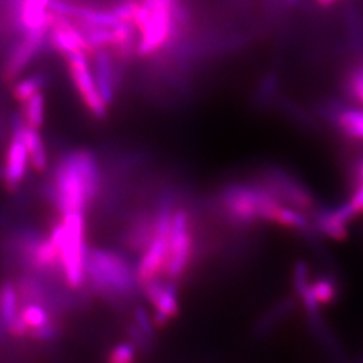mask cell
I'll return each instance as SVG.
<instances>
[{
    "instance_id": "1",
    "label": "cell",
    "mask_w": 363,
    "mask_h": 363,
    "mask_svg": "<svg viewBox=\"0 0 363 363\" xmlns=\"http://www.w3.org/2000/svg\"><path fill=\"white\" fill-rule=\"evenodd\" d=\"M101 172L94 154L78 148L62 156L52 174L50 199L62 213H84L100 190Z\"/></svg>"
},
{
    "instance_id": "2",
    "label": "cell",
    "mask_w": 363,
    "mask_h": 363,
    "mask_svg": "<svg viewBox=\"0 0 363 363\" xmlns=\"http://www.w3.org/2000/svg\"><path fill=\"white\" fill-rule=\"evenodd\" d=\"M220 206L235 226L247 228L259 222H276L281 203L265 184L233 183L223 189Z\"/></svg>"
},
{
    "instance_id": "3",
    "label": "cell",
    "mask_w": 363,
    "mask_h": 363,
    "mask_svg": "<svg viewBox=\"0 0 363 363\" xmlns=\"http://www.w3.org/2000/svg\"><path fill=\"white\" fill-rule=\"evenodd\" d=\"M86 277L97 294L116 301L133 296L139 284L127 259L106 249H93L88 253Z\"/></svg>"
},
{
    "instance_id": "4",
    "label": "cell",
    "mask_w": 363,
    "mask_h": 363,
    "mask_svg": "<svg viewBox=\"0 0 363 363\" xmlns=\"http://www.w3.org/2000/svg\"><path fill=\"white\" fill-rule=\"evenodd\" d=\"M52 238L60 247L61 269L67 286L79 288L86 280L85 220L84 213L65 214L61 223L52 228Z\"/></svg>"
},
{
    "instance_id": "5",
    "label": "cell",
    "mask_w": 363,
    "mask_h": 363,
    "mask_svg": "<svg viewBox=\"0 0 363 363\" xmlns=\"http://www.w3.org/2000/svg\"><path fill=\"white\" fill-rule=\"evenodd\" d=\"M148 7V15L138 28L140 35L136 52L140 57H151L169 48L178 38L181 27L174 19V9L181 0H142Z\"/></svg>"
},
{
    "instance_id": "6",
    "label": "cell",
    "mask_w": 363,
    "mask_h": 363,
    "mask_svg": "<svg viewBox=\"0 0 363 363\" xmlns=\"http://www.w3.org/2000/svg\"><path fill=\"white\" fill-rule=\"evenodd\" d=\"M193 256V237L187 211L177 210L172 216L169 255L163 273L169 280H178L186 272Z\"/></svg>"
},
{
    "instance_id": "7",
    "label": "cell",
    "mask_w": 363,
    "mask_h": 363,
    "mask_svg": "<svg viewBox=\"0 0 363 363\" xmlns=\"http://www.w3.org/2000/svg\"><path fill=\"white\" fill-rule=\"evenodd\" d=\"M88 55V52H72L66 55L67 69L86 109L93 116L104 118L108 113V105L105 104L99 91Z\"/></svg>"
},
{
    "instance_id": "8",
    "label": "cell",
    "mask_w": 363,
    "mask_h": 363,
    "mask_svg": "<svg viewBox=\"0 0 363 363\" xmlns=\"http://www.w3.org/2000/svg\"><path fill=\"white\" fill-rule=\"evenodd\" d=\"M23 117L15 116L13 120L11 140L7 147L4 166H3V183L9 191H15L19 189L21 183L25 179L27 166L30 162L26 144L23 142L21 127Z\"/></svg>"
},
{
    "instance_id": "9",
    "label": "cell",
    "mask_w": 363,
    "mask_h": 363,
    "mask_svg": "<svg viewBox=\"0 0 363 363\" xmlns=\"http://www.w3.org/2000/svg\"><path fill=\"white\" fill-rule=\"evenodd\" d=\"M265 186L284 205L301 211H310L315 208V199L310 190L286 172L273 171L267 178Z\"/></svg>"
},
{
    "instance_id": "10",
    "label": "cell",
    "mask_w": 363,
    "mask_h": 363,
    "mask_svg": "<svg viewBox=\"0 0 363 363\" xmlns=\"http://www.w3.org/2000/svg\"><path fill=\"white\" fill-rule=\"evenodd\" d=\"M50 30H37L25 34V38L19 42V45L10 54L3 67V78L4 81H15L19 77L23 70H26L30 62L38 55L42 50L46 39L49 37Z\"/></svg>"
},
{
    "instance_id": "11",
    "label": "cell",
    "mask_w": 363,
    "mask_h": 363,
    "mask_svg": "<svg viewBox=\"0 0 363 363\" xmlns=\"http://www.w3.org/2000/svg\"><path fill=\"white\" fill-rule=\"evenodd\" d=\"M147 298L154 304L156 308L152 318L155 327H164L169 320L179 313V301L177 286L172 283H162L157 277L148 280L142 284Z\"/></svg>"
},
{
    "instance_id": "12",
    "label": "cell",
    "mask_w": 363,
    "mask_h": 363,
    "mask_svg": "<svg viewBox=\"0 0 363 363\" xmlns=\"http://www.w3.org/2000/svg\"><path fill=\"white\" fill-rule=\"evenodd\" d=\"M355 217V211L351 208L350 203L346 202L334 208L315 210L312 225L316 233L335 241H342L347 237L349 226Z\"/></svg>"
},
{
    "instance_id": "13",
    "label": "cell",
    "mask_w": 363,
    "mask_h": 363,
    "mask_svg": "<svg viewBox=\"0 0 363 363\" xmlns=\"http://www.w3.org/2000/svg\"><path fill=\"white\" fill-rule=\"evenodd\" d=\"M50 1L52 0H13L18 26L25 34L52 28L54 13L50 11Z\"/></svg>"
},
{
    "instance_id": "14",
    "label": "cell",
    "mask_w": 363,
    "mask_h": 363,
    "mask_svg": "<svg viewBox=\"0 0 363 363\" xmlns=\"http://www.w3.org/2000/svg\"><path fill=\"white\" fill-rule=\"evenodd\" d=\"M52 49L61 52L64 57L72 52H88L84 35L79 27L73 25V19L55 15L52 28L49 31V37Z\"/></svg>"
},
{
    "instance_id": "15",
    "label": "cell",
    "mask_w": 363,
    "mask_h": 363,
    "mask_svg": "<svg viewBox=\"0 0 363 363\" xmlns=\"http://www.w3.org/2000/svg\"><path fill=\"white\" fill-rule=\"evenodd\" d=\"M93 55V74L97 84L99 91L105 101L109 105L113 103L116 94V65L113 57L108 49L97 50Z\"/></svg>"
},
{
    "instance_id": "16",
    "label": "cell",
    "mask_w": 363,
    "mask_h": 363,
    "mask_svg": "<svg viewBox=\"0 0 363 363\" xmlns=\"http://www.w3.org/2000/svg\"><path fill=\"white\" fill-rule=\"evenodd\" d=\"M169 237L155 235L151 244L144 250L143 257L136 269V276L139 284H143L148 280H152L163 272L167 255H169Z\"/></svg>"
},
{
    "instance_id": "17",
    "label": "cell",
    "mask_w": 363,
    "mask_h": 363,
    "mask_svg": "<svg viewBox=\"0 0 363 363\" xmlns=\"http://www.w3.org/2000/svg\"><path fill=\"white\" fill-rule=\"evenodd\" d=\"M155 237V217L142 214L130 220L124 233V242L132 250H145Z\"/></svg>"
},
{
    "instance_id": "18",
    "label": "cell",
    "mask_w": 363,
    "mask_h": 363,
    "mask_svg": "<svg viewBox=\"0 0 363 363\" xmlns=\"http://www.w3.org/2000/svg\"><path fill=\"white\" fill-rule=\"evenodd\" d=\"M21 133L23 138V142L26 144L27 152L30 157V163L37 169L38 172H42L48 169V154L43 140L39 135V130H35L33 127H28L25 120L21 127Z\"/></svg>"
},
{
    "instance_id": "19",
    "label": "cell",
    "mask_w": 363,
    "mask_h": 363,
    "mask_svg": "<svg viewBox=\"0 0 363 363\" xmlns=\"http://www.w3.org/2000/svg\"><path fill=\"white\" fill-rule=\"evenodd\" d=\"M19 294L11 281H4L0 286V313L6 328L19 318Z\"/></svg>"
},
{
    "instance_id": "20",
    "label": "cell",
    "mask_w": 363,
    "mask_h": 363,
    "mask_svg": "<svg viewBox=\"0 0 363 363\" xmlns=\"http://www.w3.org/2000/svg\"><path fill=\"white\" fill-rule=\"evenodd\" d=\"M311 292L319 306H330L337 298L339 286L331 274H325L311 280Z\"/></svg>"
},
{
    "instance_id": "21",
    "label": "cell",
    "mask_w": 363,
    "mask_h": 363,
    "mask_svg": "<svg viewBox=\"0 0 363 363\" xmlns=\"http://www.w3.org/2000/svg\"><path fill=\"white\" fill-rule=\"evenodd\" d=\"M337 125L347 136L363 140V109L350 108L337 113Z\"/></svg>"
},
{
    "instance_id": "22",
    "label": "cell",
    "mask_w": 363,
    "mask_h": 363,
    "mask_svg": "<svg viewBox=\"0 0 363 363\" xmlns=\"http://www.w3.org/2000/svg\"><path fill=\"white\" fill-rule=\"evenodd\" d=\"M45 96L42 91L35 93L22 104L23 120L28 127L40 130L45 123Z\"/></svg>"
},
{
    "instance_id": "23",
    "label": "cell",
    "mask_w": 363,
    "mask_h": 363,
    "mask_svg": "<svg viewBox=\"0 0 363 363\" xmlns=\"http://www.w3.org/2000/svg\"><path fill=\"white\" fill-rule=\"evenodd\" d=\"M296 303L292 298H286L283 300L281 303H279L274 308L268 312L257 325V333L259 334H267L269 330L274 328L279 325L281 320H284L286 316L291 315V312L295 310Z\"/></svg>"
},
{
    "instance_id": "24",
    "label": "cell",
    "mask_w": 363,
    "mask_h": 363,
    "mask_svg": "<svg viewBox=\"0 0 363 363\" xmlns=\"http://www.w3.org/2000/svg\"><path fill=\"white\" fill-rule=\"evenodd\" d=\"M45 84H46V78L42 74H34V76L19 79L13 85V99L19 104H23V103H26L30 97H33L35 93L42 91V88L45 86Z\"/></svg>"
},
{
    "instance_id": "25",
    "label": "cell",
    "mask_w": 363,
    "mask_h": 363,
    "mask_svg": "<svg viewBox=\"0 0 363 363\" xmlns=\"http://www.w3.org/2000/svg\"><path fill=\"white\" fill-rule=\"evenodd\" d=\"M21 318L25 320V323L30 330L43 327V325H49L52 322L45 306L38 304V303L23 304V308L21 310Z\"/></svg>"
},
{
    "instance_id": "26",
    "label": "cell",
    "mask_w": 363,
    "mask_h": 363,
    "mask_svg": "<svg viewBox=\"0 0 363 363\" xmlns=\"http://www.w3.org/2000/svg\"><path fill=\"white\" fill-rule=\"evenodd\" d=\"M294 291L296 298L303 295L310 286H311V277H310V267L306 261H298L294 268Z\"/></svg>"
},
{
    "instance_id": "27",
    "label": "cell",
    "mask_w": 363,
    "mask_h": 363,
    "mask_svg": "<svg viewBox=\"0 0 363 363\" xmlns=\"http://www.w3.org/2000/svg\"><path fill=\"white\" fill-rule=\"evenodd\" d=\"M138 347L130 342L118 343L108 357V363H136Z\"/></svg>"
},
{
    "instance_id": "28",
    "label": "cell",
    "mask_w": 363,
    "mask_h": 363,
    "mask_svg": "<svg viewBox=\"0 0 363 363\" xmlns=\"http://www.w3.org/2000/svg\"><path fill=\"white\" fill-rule=\"evenodd\" d=\"M347 91L354 101L363 105V61L361 65L357 66L351 72L347 78Z\"/></svg>"
},
{
    "instance_id": "29",
    "label": "cell",
    "mask_w": 363,
    "mask_h": 363,
    "mask_svg": "<svg viewBox=\"0 0 363 363\" xmlns=\"http://www.w3.org/2000/svg\"><path fill=\"white\" fill-rule=\"evenodd\" d=\"M135 318V325L143 333L148 339H154L155 337V325L154 320L150 318L148 312L144 310L143 307H138L133 312Z\"/></svg>"
},
{
    "instance_id": "30",
    "label": "cell",
    "mask_w": 363,
    "mask_h": 363,
    "mask_svg": "<svg viewBox=\"0 0 363 363\" xmlns=\"http://www.w3.org/2000/svg\"><path fill=\"white\" fill-rule=\"evenodd\" d=\"M60 334H61V328L52 322L43 327L30 330L28 337L34 340H39V342H50V340H54L60 337Z\"/></svg>"
},
{
    "instance_id": "31",
    "label": "cell",
    "mask_w": 363,
    "mask_h": 363,
    "mask_svg": "<svg viewBox=\"0 0 363 363\" xmlns=\"http://www.w3.org/2000/svg\"><path fill=\"white\" fill-rule=\"evenodd\" d=\"M349 203L351 205L352 210L355 211L357 216L363 213V181L359 183V186L355 189V191L351 195Z\"/></svg>"
},
{
    "instance_id": "32",
    "label": "cell",
    "mask_w": 363,
    "mask_h": 363,
    "mask_svg": "<svg viewBox=\"0 0 363 363\" xmlns=\"http://www.w3.org/2000/svg\"><path fill=\"white\" fill-rule=\"evenodd\" d=\"M339 0H316V3L320 6V7H330L333 4H335Z\"/></svg>"
},
{
    "instance_id": "33",
    "label": "cell",
    "mask_w": 363,
    "mask_h": 363,
    "mask_svg": "<svg viewBox=\"0 0 363 363\" xmlns=\"http://www.w3.org/2000/svg\"><path fill=\"white\" fill-rule=\"evenodd\" d=\"M0 181H3V169H0Z\"/></svg>"
},
{
    "instance_id": "34",
    "label": "cell",
    "mask_w": 363,
    "mask_h": 363,
    "mask_svg": "<svg viewBox=\"0 0 363 363\" xmlns=\"http://www.w3.org/2000/svg\"><path fill=\"white\" fill-rule=\"evenodd\" d=\"M361 177H362V181H363V163H362V166H361Z\"/></svg>"
}]
</instances>
